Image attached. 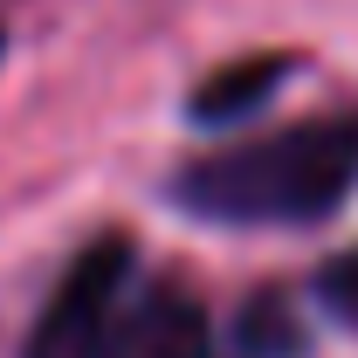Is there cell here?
<instances>
[{"mask_svg":"<svg viewBox=\"0 0 358 358\" xmlns=\"http://www.w3.org/2000/svg\"><path fill=\"white\" fill-rule=\"evenodd\" d=\"M358 186V117H310L179 166L173 200L214 227H310Z\"/></svg>","mask_w":358,"mask_h":358,"instance_id":"6da1fadb","label":"cell"},{"mask_svg":"<svg viewBox=\"0 0 358 358\" xmlns=\"http://www.w3.org/2000/svg\"><path fill=\"white\" fill-rule=\"evenodd\" d=\"M138 296V248L124 234L90 241L55 282L48 310L28 331V358H110V338Z\"/></svg>","mask_w":358,"mask_h":358,"instance_id":"7a4b0ae2","label":"cell"},{"mask_svg":"<svg viewBox=\"0 0 358 358\" xmlns=\"http://www.w3.org/2000/svg\"><path fill=\"white\" fill-rule=\"evenodd\" d=\"M289 76V55H248V62H227L214 69L207 83L186 96V117L193 124H241V117H255L268 96L282 90Z\"/></svg>","mask_w":358,"mask_h":358,"instance_id":"3957f363","label":"cell"},{"mask_svg":"<svg viewBox=\"0 0 358 358\" xmlns=\"http://www.w3.org/2000/svg\"><path fill=\"white\" fill-rule=\"evenodd\" d=\"M317 303L338 317L345 331H358V248H345V255H331V262L317 268Z\"/></svg>","mask_w":358,"mask_h":358,"instance_id":"277c9868","label":"cell"},{"mask_svg":"<svg viewBox=\"0 0 358 358\" xmlns=\"http://www.w3.org/2000/svg\"><path fill=\"white\" fill-rule=\"evenodd\" d=\"M241 338H248V352H268V358L296 352V324L282 317V303H275V296L248 303V317H241Z\"/></svg>","mask_w":358,"mask_h":358,"instance_id":"5b68a950","label":"cell"},{"mask_svg":"<svg viewBox=\"0 0 358 358\" xmlns=\"http://www.w3.org/2000/svg\"><path fill=\"white\" fill-rule=\"evenodd\" d=\"M0 48H7V35H0Z\"/></svg>","mask_w":358,"mask_h":358,"instance_id":"8992f818","label":"cell"}]
</instances>
